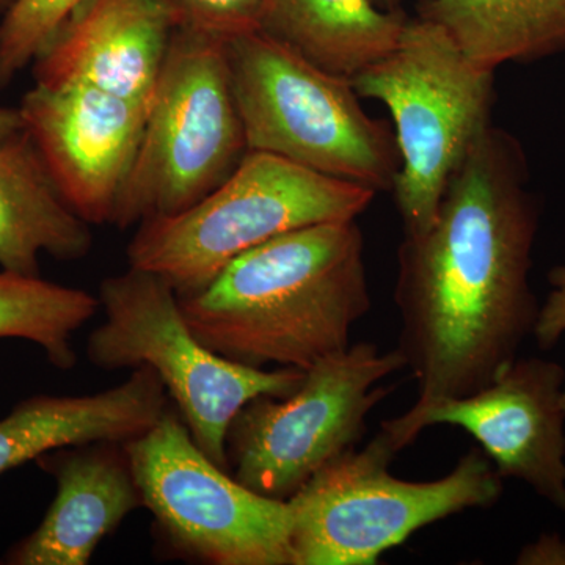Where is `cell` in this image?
I'll return each instance as SVG.
<instances>
[{
  "label": "cell",
  "mask_w": 565,
  "mask_h": 565,
  "mask_svg": "<svg viewBox=\"0 0 565 565\" xmlns=\"http://www.w3.org/2000/svg\"><path fill=\"white\" fill-rule=\"evenodd\" d=\"M539 206L519 141L489 129L446 188L426 232L404 234L394 303L414 407L484 388L533 333Z\"/></svg>",
  "instance_id": "6da1fadb"
},
{
  "label": "cell",
  "mask_w": 565,
  "mask_h": 565,
  "mask_svg": "<svg viewBox=\"0 0 565 565\" xmlns=\"http://www.w3.org/2000/svg\"><path fill=\"white\" fill-rule=\"evenodd\" d=\"M178 300L195 337L223 359L308 370L345 351L370 311L362 230L343 221L281 234Z\"/></svg>",
  "instance_id": "7a4b0ae2"
},
{
  "label": "cell",
  "mask_w": 565,
  "mask_h": 565,
  "mask_svg": "<svg viewBox=\"0 0 565 565\" xmlns=\"http://www.w3.org/2000/svg\"><path fill=\"white\" fill-rule=\"evenodd\" d=\"M225 54L248 151L375 193L393 191L396 137L363 109L351 79L262 31L226 40Z\"/></svg>",
  "instance_id": "3957f363"
},
{
  "label": "cell",
  "mask_w": 565,
  "mask_h": 565,
  "mask_svg": "<svg viewBox=\"0 0 565 565\" xmlns=\"http://www.w3.org/2000/svg\"><path fill=\"white\" fill-rule=\"evenodd\" d=\"M351 81L360 98L392 114L401 156L394 200L404 234L426 232L452 174L492 126L494 71L418 17L405 21L392 51Z\"/></svg>",
  "instance_id": "277c9868"
},
{
  "label": "cell",
  "mask_w": 565,
  "mask_h": 565,
  "mask_svg": "<svg viewBox=\"0 0 565 565\" xmlns=\"http://www.w3.org/2000/svg\"><path fill=\"white\" fill-rule=\"evenodd\" d=\"M374 191L248 151L225 181L189 210L140 223L129 267L166 278L178 296L202 291L226 264L274 237L327 222L355 221Z\"/></svg>",
  "instance_id": "5b68a950"
},
{
  "label": "cell",
  "mask_w": 565,
  "mask_h": 565,
  "mask_svg": "<svg viewBox=\"0 0 565 565\" xmlns=\"http://www.w3.org/2000/svg\"><path fill=\"white\" fill-rule=\"evenodd\" d=\"M397 451L384 433L326 465L289 500L291 565H375L424 526L468 509H490L503 482L471 449L435 481H404L388 468Z\"/></svg>",
  "instance_id": "8992f818"
},
{
  "label": "cell",
  "mask_w": 565,
  "mask_h": 565,
  "mask_svg": "<svg viewBox=\"0 0 565 565\" xmlns=\"http://www.w3.org/2000/svg\"><path fill=\"white\" fill-rule=\"evenodd\" d=\"M247 152L225 41L177 29L110 225L128 230L189 210Z\"/></svg>",
  "instance_id": "52a82bcc"
},
{
  "label": "cell",
  "mask_w": 565,
  "mask_h": 565,
  "mask_svg": "<svg viewBox=\"0 0 565 565\" xmlns=\"http://www.w3.org/2000/svg\"><path fill=\"white\" fill-rule=\"evenodd\" d=\"M104 322L87 340V356L104 371L148 366L161 377L193 440L228 471L225 438L248 401L286 397L305 371H264L223 359L192 332L172 285L154 273L129 267L99 285Z\"/></svg>",
  "instance_id": "ba28073f"
},
{
  "label": "cell",
  "mask_w": 565,
  "mask_h": 565,
  "mask_svg": "<svg viewBox=\"0 0 565 565\" xmlns=\"http://www.w3.org/2000/svg\"><path fill=\"white\" fill-rule=\"evenodd\" d=\"M401 370L405 362L397 349L351 344L305 370L289 396L248 401L226 430L230 473L263 497L291 500L362 440L367 415L392 392L382 382Z\"/></svg>",
  "instance_id": "9c48e42d"
},
{
  "label": "cell",
  "mask_w": 565,
  "mask_h": 565,
  "mask_svg": "<svg viewBox=\"0 0 565 565\" xmlns=\"http://www.w3.org/2000/svg\"><path fill=\"white\" fill-rule=\"evenodd\" d=\"M125 446L170 555L210 565H291L289 501L253 492L212 462L177 407Z\"/></svg>",
  "instance_id": "30bf717a"
},
{
  "label": "cell",
  "mask_w": 565,
  "mask_h": 565,
  "mask_svg": "<svg viewBox=\"0 0 565 565\" xmlns=\"http://www.w3.org/2000/svg\"><path fill=\"white\" fill-rule=\"evenodd\" d=\"M565 370L544 359H516L473 394L444 397L382 424L397 452L437 424L462 427L501 478L525 482L565 511Z\"/></svg>",
  "instance_id": "8fae6325"
},
{
  "label": "cell",
  "mask_w": 565,
  "mask_h": 565,
  "mask_svg": "<svg viewBox=\"0 0 565 565\" xmlns=\"http://www.w3.org/2000/svg\"><path fill=\"white\" fill-rule=\"evenodd\" d=\"M18 109L71 207L90 225L110 223L147 106L88 85L35 82Z\"/></svg>",
  "instance_id": "7c38bea8"
},
{
  "label": "cell",
  "mask_w": 565,
  "mask_h": 565,
  "mask_svg": "<svg viewBox=\"0 0 565 565\" xmlns=\"http://www.w3.org/2000/svg\"><path fill=\"white\" fill-rule=\"evenodd\" d=\"M174 31L161 0H87L35 58L33 76L148 106Z\"/></svg>",
  "instance_id": "4fadbf2b"
},
{
  "label": "cell",
  "mask_w": 565,
  "mask_h": 565,
  "mask_svg": "<svg viewBox=\"0 0 565 565\" xmlns=\"http://www.w3.org/2000/svg\"><path fill=\"white\" fill-rule=\"evenodd\" d=\"M36 462L57 494L40 526L3 557L10 565H87L107 535L143 508L125 441L54 449Z\"/></svg>",
  "instance_id": "5bb4252c"
},
{
  "label": "cell",
  "mask_w": 565,
  "mask_h": 565,
  "mask_svg": "<svg viewBox=\"0 0 565 565\" xmlns=\"http://www.w3.org/2000/svg\"><path fill=\"white\" fill-rule=\"evenodd\" d=\"M169 399L156 371L137 366L106 392L22 401L0 419V475L66 446L132 440L161 419Z\"/></svg>",
  "instance_id": "9a60e30c"
},
{
  "label": "cell",
  "mask_w": 565,
  "mask_h": 565,
  "mask_svg": "<svg viewBox=\"0 0 565 565\" xmlns=\"http://www.w3.org/2000/svg\"><path fill=\"white\" fill-rule=\"evenodd\" d=\"M92 225L71 207L31 134L0 140V267L40 277V256L87 258Z\"/></svg>",
  "instance_id": "2e32d148"
},
{
  "label": "cell",
  "mask_w": 565,
  "mask_h": 565,
  "mask_svg": "<svg viewBox=\"0 0 565 565\" xmlns=\"http://www.w3.org/2000/svg\"><path fill=\"white\" fill-rule=\"evenodd\" d=\"M405 21L371 0H263L258 31L352 79L396 46Z\"/></svg>",
  "instance_id": "e0dca14e"
},
{
  "label": "cell",
  "mask_w": 565,
  "mask_h": 565,
  "mask_svg": "<svg viewBox=\"0 0 565 565\" xmlns=\"http://www.w3.org/2000/svg\"><path fill=\"white\" fill-rule=\"evenodd\" d=\"M419 17L493 71L565 51V0H424Z\"/></svg>",
  "instance_id": "ac0fdd59"
},
{
  "label": "cell",
  "mask_w": 565,
  "mask_h": 565,
  "mask_svg": "<svg viewBox=\"0 0 565 565\" xmlns=\"http://www.w3.org/2000/svg\"><path fill=\"white\" fill-rule=\"evenodd\" d=\"M98 308V297L84 289L41 277L0 273V338H20L40 345L57 370L76 366L71 338Z\"/></svg>",
  "instance_id": "d6986e66"
},
{
  "label": "cell",
  "mask_w": 565,
  "mask_h": 565,
  "mask_svg": "<svg viewBox=\"0 0 565 565\" xmlns=\"http://www.w3.org/2000/svg\"><path fill=\"white\" fill-rule=\"evenodd\" d=\"M87 0H14L0 22V90L35 62Z\"/></svg>",
  "instance_id": "ffe728a7"
},
{
  "label": "cell",
  "mask_w": 565,
  "mask_h": 565,
  "mask_svg": "<svg viewBox=\"0 0 565 565\" xmlns=\"http://www.w3.org/2000/svg\"><path fill=\"white\" fill-rule=\"evenodd\" d=\"M174 28L230 40L258 31L263 0H161Z\"/></svg>",
  "instance_id": "44dd1931"
},
{
  "label": "cell",
  "mask_w": 565,
  "mask_h": 565,
  "mask_svg": "<svg viewBox=\"0 0 565 565\" xmlns=\"http://www.w3.org/2000/svg\"><path fill=\"white\" fill-rule=\"evenodd\" d=\"M550 292L539 307L533 334L539 348L548 351L555 348L565 333V266H556L548 274ZM565 408V386L563 393Z\"/></svg>",
  "instance_id": "7402d4cb"
},
{
  "label": "cell",
  "mask_w": 565,
  "mask_h": 565,
  "mask_svg": "<svg viewBox=\"0 0 565 565\" xmlns=\"http://www.w3.org/2000/svg\"><path fill=\"white\" fill-rule=\"evenodd\" d=\"M515 563L520 565H565V541L559 534H542L533 544L523 546Z\"/></svg>",
  "instance_id": "603a6c76"
},
{
  "label": "cell",
  "mask_w": 565,
  "mask_h": 565,
  "mask_svg": "<svg viewBox=\"0 0 565 565\" xmlns=\"http://www.w3.org/2000/svg\"><path fill=\"white\" fill-rule=\"evenodd\" d=\"M24 128L20 109L0 106V140Z\"/></svg>",
  "instance_id": "cb8c5ba5"
},
{
  "label": "cell",
  "mask_w": 565,
  "mask_h": 565,
  "mask_svg": "<svg viewBox=\"0 0 565 565\" xmlns=\"http://www.w3.org/2000/svg\"><path fill=\"white\" fill-rule=\"evenodd\" d=\"M377 9L388 11V13H399L401 3L403 0H371Z\"/></svg>",
  "instance_id": "d4e9b609"
},
{
  "label": "cell",
  "mask_w": 565,
  "mask_h": 565,
  "mask_svg": "<svg viewBox=\"0 0 565 565\" xmlns=\"http://www.w3.org/2000/svg\"><path fill=\"white\" fill-rule=\"evenodd\" d=\"M14 0H0V13H6L13 6Z\"/></svg>",
  "instance_id": "484cf974"
}]
</instances>
